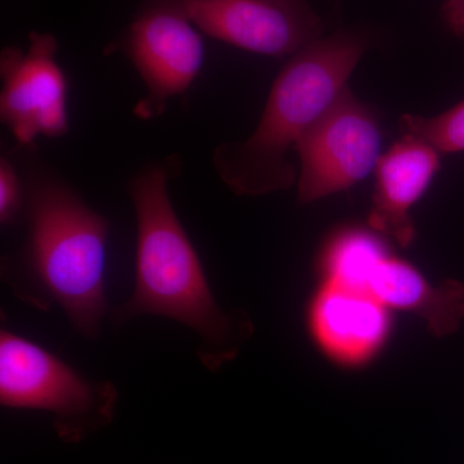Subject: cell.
<instances>
[{
  "mask_svg": "<svg viewBox=\"0 0 464 464\" xmlns=\"http://www.w3.org/2000/svg\"><path fill=\"white\" fill-rule=\"evenodd\" d=\"M179 160L168 157L143 167L128 185L136 213V274L132 295L111 311L116 328L143 315L163 316L197 334V353L209 372L239 355L255 334L246 311L219 306L172 201L168 185Z\"/></svg>",
  "mask_w": 464,
  "mask_h": 464,
  "instance_id": "obj_1",
  "label": "cell"
},
{
  "mask_svg": "<svg viewBox=\"0 0 464 464\" xmlns=\"http://www.w3.org/2000/svg\"><path fill=\"white\" fill-rule=\"evenodd\" d=\"M26 239L5 256L0 276L12 295L34 308H60L75 333L97 341L109 315L106 259L110 222L54 174L25 182Z\"/></svg>",
  "mask_w": 464,
  "mask_h": 464,
  "instance_id": "obj_2",
  "label": "cell"
},
{
  "mask_svg": "<svg viewBox=\"0 0 464 464\" xmlns=\"http://www.w3.org/2000/svg\"><path fill=\"white\" fill-rule=\"evenodd\" d=\"M366 50L365 36L342 32L289 57L253 133L243 141L221 143L213 152L217 174L235 195L262 197L295 182L290 150L347 90Z\"/></svg>",
  "mask_w": 464,
  "mask_h": 464,
  "instance_id": "obj_3",
  "label": "cell"
},
{
  "mask_svg": "<svg viewBox=\"0 0 464 464\" xmlns=\"http://www.w3.org/2000/svg\"><path fill=\"white\" fill-rule=\"evenodd\" d=\"M119 392L94 381L47 348L16 333L0 332V405L52 415L58 438L79 444L114 420Z\"/></svg>",
  "mask_w": 464,
  "mask_h": 464,
  "instance_id": "obj_4",
  "label": "cell"
},
{
  "mask_svg": "<svg viewBox=\"0 0 464 464\" xmlns=\"http://www.w3.org/2000/svg\"><path fill=\"white\" fill-rule=\"evenodd\" d=\"M198 30L179 0H142L118 45L145 84L133 109L137 118H158L197 81L206 58Z\"/></svg>",
  "mask_w": 464,
  "mask_h": 464,
  "instance_id": "obj_5",
  "label": "cell"
},
{
  "mask_svg": "<svg viewBox=\"0 0 464 464\" xmlns=\"http://www.w3.org/2000/svg\"><path fill=\"white\" fill-rule=\"evenodd\" d=\"M377 114L347 90L298 142V203L348 190L373 173L382 157Z\"/></svg>",
  "mask_w": 464,
  "mask_h": 464,
  "instance_id": "obj_6",
  "label": "cell"
},
{
  "mask_svg": "<svg viewBox=\"0 0 464 464\" xmlns=\"http://www.w3.org/2000/svg\"><path fill=\"white\" fill-rule=\"evenodd\" d=\"M57 53L56 36L39 32L29 34L26 50L12 45L0 53V118L18 145L69 132V82Z\"/></svg>",
  "mask_w": 464,
  "mask_h": 464,
  "instance_id": "obj_7",
  "label": "cell"
},
{
  "mask_svg": "<svg viewBox=\"0 0 464 464\" xmlns=\"http://www.w3.org/2000/svg\"><path fill=\"white\" fill-rule=\"evenodd\" d=\"M210 38L271 57H292L323 38V23L307 0H179Z\"/></svg>",
  "mask_w": 464,
  "mask_h": 464,
  "instance_id": "obj_8",
  "label": "cell"
},
{
  "mask_svg": "<svg viewBox=\"0 0 464 464\" xmlns=\"http://www.w3.org/2000/svg\"><path fill=\"white\" fill-rule=\"evenodd\" d=\"M441 154L413 134H402L375 168L369 226L402 248L414 240L411 210L426 194L441 166Z\"/></svg>",
  "mask_w": 464,
  "mask_h": 464,
  "instance_id": "obj_9",
  "label": "cell"
},
{
  "mask_svg": "<svg viewBox=\"0 0 464 464\" xmlns=\"http://www.w3.org/2000/svg\"><path fill=\"white\" fill-rule=\"evenodd\" d=\"M366 292L384 307L420 316L435 337H447L464 320V285L430 283L417 268L387 253L369 277Z\"/></svg>",
  "mask_w": 464,
  "mask_h": 464,
  "instance_id": "obj_10",
  "label": "cell"
},
{
  "mask_svg": "<svg viewBox=\"0 0 464 464\" xmlns=\"http://www.w3.org/2000/svg\"><path fill=\"white\" fill-rule=\"evenodd\" d=\"M314 329L329 353L342 359H362L386 335V307L369 293L326 284L313 311Z\"/></svg>",
  "mask_w": 464,
  "mask_h": 464,
  "instance_id": "obj_11",
  "label": "cell"
},
{
  "mask_svg": "<svg viewBox=\"0 0 464 464\" xmlns=\"http://www.w3.org/2000/svg\"><path fill=\"white\" fill-rule=\"evenodd\" d=\"M402 133L413 134L438 150L440 154L464 151V101L442 114L424 118L404 115L400 121Z\"/></svg>",
  "mask_w": 464,
  "mask_h": 464,
  "instance_id": "obj_12",
  "label": "cell"
},
{
  "mask_svg": "<svg viewBox=\"0 0 464 464\" xmlns=\"http://www.w3.org/2000/svg\"><path fill=\"white\" fill-rule=\"evenodd\" d=\"M25 210V183L8 158L0 159V224L9 226Z\"/></svg>",
  "mask_w": 464,
  "mask_h": 464,
  "instance_id": "obj_13",
  "label": "cell"
},
{
  "mask_svg": "<svg viewBox=\"0 0 464 464\" xmlns=\"http://www.w3.org/2000/svg\"><path fill=\"white\" fill-rule=\"evenodd\" d=\"M444 17L449 26L459 35H464V0H448Z\"/></svg>",
  "mask_w": 464,
  "mask_h": 464,
  "instance_id": "obj_14",
  "label": "cell"
}]
</instances>
